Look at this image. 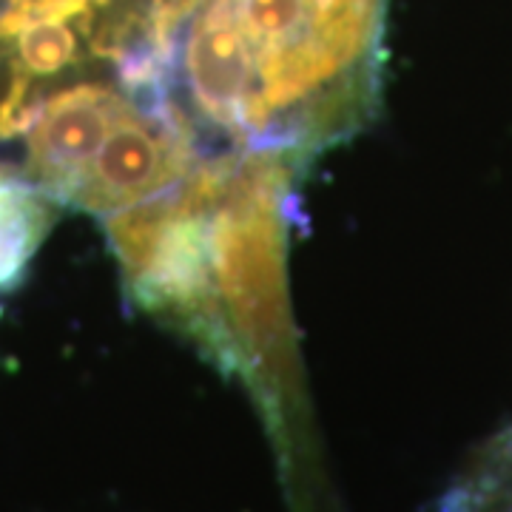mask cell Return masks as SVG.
I'll list each match as a JSON object with an SVG mask.
<instances>
[{
	"mask_svg": "<svg viewBox=\"0 0 512 512\" xmlns=\"http://www.w3.org/2000/svg\"><path fill=\"white\" fill-rule=\"evenodd\" d=\"M143 0H0V83L100 52Z\"/></svg>",
	"mask_w": 512,
	"mask_h": 512,
	"instance_id": "obj_2",
	"label": "cell"
},
{
	"mask_svg": "<svg viewBox=\"0 0 512 512\" xmlns=\"http://www.w3.org/2000/svg\"><path fill=\"white\" fill-rule=\"evenodd\" d=\"M387 0H185L165 89L214 151L311 165L373 117Z\"/></svg>",
	"mask_w": 512,
	"mask_h": 512,
	"instance_id": "obj_1",
	"label": "cell"
},
{
	"mask_svg": "<svg viewBox=\"0 0 512 512\" xmlns=\"http://www.w3.org/2000/svg\"><path fill=\"white\" fill-rule=\"evenodd\" d=\"M55 202L46 191L0 165V291L23 276L26 265L52 231Z\"/></svg>",
	"mask_w": 512,
	"mask_h": 512,
	"instance_id": "obj_3",
	"label": "cell"
}]
</instances>
